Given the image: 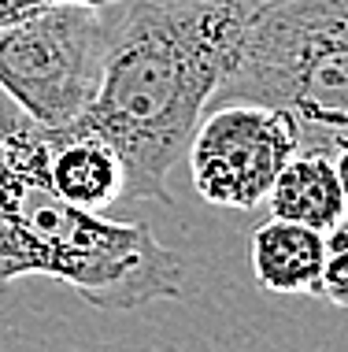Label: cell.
I'll return each mask as SVG.
<instances>
[{"label":"cell","mask_w":348,"mask_h":352,"mask_svg":"<svg viewBox=\"0 0 348 352\" xmlns=\"http://www.w3.org/2000/svg\"><path fill=\"white\" fill-rule=\"evenodd\" d=\"M230 100L286 111L300 148L330 152L348 130V0H252L237 60L211 97Z\"/></svg>","instance_id":"3957f363"},{"label":"cell","mask_w":348,"mask_h":352,"mask_svg":"<svg viewBox=\"0 0 348 352\" xmlns=\"http://www.w3.org/2000/svg\"><path fill=\"white\" fill-rule=\"evenodd\" d=\"M45 274L104 311L178 300L185 263L145 223L63 201L49 178V130L0 89V293Z\"/></svg>","instance_id":"7a4b0ae2"},{"label":"cell","mask_w":348,"mask_h":352,"mask_svg":"<svg viewBox=\"0 0 348 352\" xmlns=\"http://www.w3.org/2000/svg\"><path fill=\"white\" fill-rule=\"evenodd\" d=\"M318 297H326L330 304H337V308H348V212L326 230Z\"/></svg>","instance_id":"9c48e42d"},{"label":"cell","mask_w":348,"mask_h":352,"mask_svg":"<svg viewBox=\"0 0 348 352\" xmlns=\"http://www.w3.org/2000/svg\"><path fill=\"white\" fill-rule=\"evenodd\" d=\"M330 156H334V167H337V178H341V189H345V204H348V130L334 138L330 145Z\"/></svg>","instance_id":"8fae6325"},{"label":"cell","mask_w":348,"mask_h":352,"mask_svg":"<svg viewBox=\"0 0 348 352\" xmlns=\"http://www.w3.org/2000/svg\"><path fill=\"white\" fill-rule=\"evenodd\" d=\"M219 4H241V0H219Z\"/></svg>","instance_id":"7c38bea8"},{"label":"cell","mask_w":348,"mask_h":352,"mask_svg":"<svg viewBox=\"0 0 348 352\" xmlns=\"http://www.w3.org/2000/svg\"><path fill=\"white\" fill-rule=\"evenodd\" d=\"M115 8L60 0L0 26V89L45 130L86 119L104 74Z\"/></svg>","instance_id":"277c9868"},{"label":"cell","mask_w":348,"mask_h":352,"mask_svg":"<svg viewBox=\"0 0 348 352\" xmlns=\"http://www.w3.org/2000/svg\"><path fill=\"white\" fill-rule=\"evenodd\" d=\"M49 178L63 201L86 212H104L122 197L119 152L86 119L67 130H49Z\"/></svg>","instance_id":"8992f818"},{"label":"cell","mask_w":348,"mask_h":352,"mask_svg":"<svg viewBox=\"0 0 348 352\" xmlns=\"http://www.w3.org/2000/svg\"><path fill=\"white\" fill-rule=\"evenodd\" d=\"M270 215L293 219L312 230H330V226L348 212L345 189L337 178L334 156L323 148H297L278 170L275 186L267 193Z\"/></svg>","instance_id":"ba28073f"},{"label":"cell","mask_w":348,"mask_h":352,"mask_svg":"<svg viewBox=\"0 0 348 352\" xmlns=\"http://www.w3.org/2000/svg\"><path fill=\"white\" fill-rule=\"evenodd\" d=\"M326 234L293 219L270 215L252 234V271L267 293H304L318 297Z\"/></svg>","instance_id":"52a82bcc"},{"label":"cell","mask_w":348,"mask_h":352,"mask_svg":"<svg viewBox=\"0 0 348 352\" xmlns=\"http://www.w3.org/2000/svg\"><path fill=\"white\" fill-rule=\"evenodd\" d=\"M300 148L297 122L252 100L211 104L196 122L185 156L193 186L215 208L248 212L267 201L278 170Z\"/></svg>","instance_id":"5b68a950"},{"label":"cell","mask_w":348,"mask_h":352,"mask_svg":"<svg viewBox=\"0 0 348 352\" xmlns=\"http://www.w3.org/2000/svg\"><path fill=\"white\" fill-rule=\"evenodd\" d=\"M45 4H60V0H0V26L12 23V19L34 12V8H45ZM82 4H97V8H111V4H122V0H82Z\"/></svg>","instance_id":"30bf717a"},{"label":"cell","mask_w":348,"mask_h":352,"mask_svg":"<svg viewBox=\"0 0 348 352\" xmlns=\"http://www.w3.org/2000/svg\"><path fill=\"white\" fill-rule=\"evenodd\" d=\"M252 0H137L115 19L86 122L115 145L126 201H167V175L230 74Z\"/></svg>","instance_id":"6da1fadb"}]
</instances>
